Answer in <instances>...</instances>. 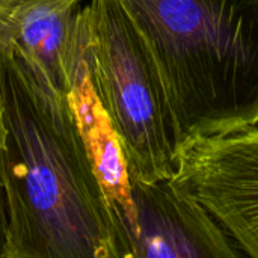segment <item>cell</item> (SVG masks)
<instances>
[{
	"instance_id": "cell-1",
	"label": "cell",
	"mask_w": 258,
	"mask_h": 258,
	"mask_svg": "<svg viewBox=\"0 0 258 258\" xmlns=\"http://www.w3.org/2000/svg\"><path fill=\"white\" fill-rule=\"evenodd\" d=\"M0 186L6 258H119L109 207L68 97L0 47Z\"/></svg>"
},
{
	"instance_id": "cell-2",
	"label": "cell",
	"mask_w": 258,
	"mask_h": 258,
	"mask_svg": "<svg viewBox=\"0 0 258 258\" xmlns=\"http://www.w3.org/2000/svg\"><path fill=\"white\" fill-rule=\"evenodd\" d=\"M162 76L181 147L258 125V0H118Z\"/></svg>"
},
{
	"instance_id": "cell-3",
	"label": "cell",
	"mask_w": 258,
	"mask_h": 258,
	"mask_svg": "<svg viewBox=\"0 0 258 258\" xmlns=\"http://www.w3.org/2000/svg\"><path fill=\"white\" fill-rule=\"evenodd\" d=\"M85 50L97 95L121 142L130 175L169 178L181 148L157 63L118 0L83 9Z\"/></svg>"
},
{
	"instance_id": "cell-4",
	"label": "cell",
	"mask_w": 258,
	"mask_h": 258,
	"mask_svg": "<svg viewBox=\"0 0 258 258\" xmlns=\"http://www.w3.org/2000/svg\"><path fill=\"white\" fill-rule=\"evenodd\" d=\"M172 181L258 258V125L184 144Z\"/></svg>"
},
{
	"instance_id": "cell-5",
	"label": "cell",
	"mask_w": 258,
	"mask_h": 258,
	"mask_svg": "<svg viewBox=\"0 0 258 258\" xmlns=\"http://www.w3.org/2000/svg\"><path fill=\"white\" fill-rule=\"evenodd\" d=\"M227 233L172 177L142 181L132 177L128 258H233Z\"/></svg>"
},
{
	"instance_id": "cell-6",
	"label": "cell",
	"mask_w": 258,
	"mask_h": 258,
	"mask_svg": "<svg viewBox=\"0 0 258 258\" xmlns=\"http://www.w3.org/2000/svg\"><path fill=\"white\" fill-rule=\"evenodd\" d=\"M83 0H23L0 18V47L14 50L57 97H68Z\"/></svg>"
},
{
	"instance_id": "cell-7",
	"label": "cell",
	"mask_w": 258,
	"mask_h": 258,
	"mask_svg": "<svg viewBox=\"0 0 258 258\" xmlns=\"http://www.w3.org/2000/svg\"><path fill=\"white\" fill-rule=\"evenodd\" d=\"M68 98L86 145L95 175L103 189L113 222L119 258H128V228L132 222V175L121 142L97 95L85 50L83 18L79 53Z\"/></svg>"
},
{
	"instance_id": "cell-8",
	"label": "cell",
	"mask_w": 258,
	"mask_h": 258,
	"mask_svg": "<svg viewBox=\"0 0 258 258\" xmlns=\"http://www.w3.org/2000/svg\"><path fill=\"white\" fill-rule=\"evenodd\" d=\"M8 245H9V215H8V204L0 186V258L8 255Z\"/></svg>"
},
{
	"instance_id": "cell-9",
	"label": "cell",
	"mask_w": 258,
	"mask_h": 258,
	"mask_svg": "<svg viewBox=\"0 0 258 258\" xmlns=\"http://www.w3.org/2000/svg\"><path fill=\"white\" fill-rule=\"evenodd\" d=\"M23 0H0V18L8 15L17 5H20Z\"/></svg>"
}]
</instances>
